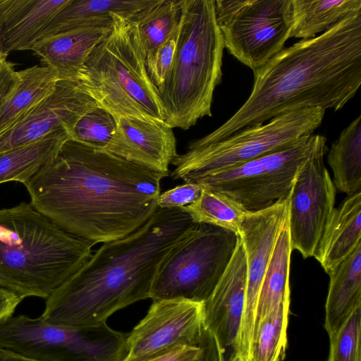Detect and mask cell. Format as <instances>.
I'll return each instance as SVG.
<instances>
[{
	"mask_svg": "<svg viewBox=\"0 0 361 361\" xmlns=\"http://www.w3.org/2000/svg\"><path fill=\"white\" fill-rule=\"evenodd\" d=\"M168 176L69 139L23 185L36 210L95 245L144 225L158 209L161 182Z\"/></svg>",
	"mask_w": 361,
	"mask_h": 361,
	"instance_id": "obj_1",
	"label": "cell"
},
{
	"mask_svg": "<svg viewBox=\"0 0 361 361\" xmlns=\"http://www.w3.org/2000/svg\"><path fill=\"white\" fill-rule=\"evenodd\" d=\"M252 92L240 108L197 145L221 141L290 111L341 109L361 85V11L319 35L283 48L254 71Z\"/></svg>",
	"mask_w": 361,
	"mask_h": 361,
	"instance_id": "obj_2",
	"label": "cell"
},
{
	"mask_svg": "<svg viewBox=\"0 0 361 361\" xmlns=\"http://www.w3.org/2000/svg\"><path fill=\"white\" fill-rule=\"evenodd\" d=\"M194 224L180 208H158L133 233L103 243L46 299L40 318L65 326L97 325L149 298L161 262Z\"/></svg>",
	"mask_w": 361,
	"mask_h": 361,
	"instance_id": "obj_3",
	"label": "cell"
},
{
	"mask_svg": "<svg viewBox=\"0 0 361 361\" xmlns=\"http://www.w3.org/2000/svg\"><path fill=\"white\" fill-rule=\"evenodd\" d=\"M94 245L30 203L1 209L0 288L23 299H47L91 257Z\"/></svg>",
	"mask_w": 361,
	"mask_h": 361,
	"instance_id": "obj_4",
	"label": "cell"
},
{
	"mask_svg": "<svg viewBox=\"0 0 361 361\" xmlns=\"http://www.w3.org/2000/svg\"><path fill=\"white\" fill-rule=\"evenodd\" d=\"M224 44L214 0H182L176 55L158 89L164 120L188 130L212 116L214 92L222 77Z\"/></svg>",
	"mask_w": 361,
	"mask_h": 361,
	"instance_id": "obj_5",
	"label": "cell"
},
{
	"mask_svg": "<svg viewBox=\"0 0 361 361\" xmlns=\"http://www.w3.org/2000/svg\"><path fill=\"white\" fill-rule=\"evenodd\" d=\"M111 16V32L79 71L80 87L116 117L164 120L158 89L148 76L145 57L132 37L128 19Z\"/></svg>",
	"mask_w": 361,
	"mask_h": 361,
	"instance_id": "obj_6",
	"label": "cell"
},
{
	"mask_svg": "<svg viewBox=\"0 0 361 361\" xmlns=\"http://www.w3.org/2000/svg\"><path fill=\"white\" fill-rule=\"evenodd\" d=\"M325 110L306 108L276 116L265 124L246 128L221 141L197 145L190 141L183 154L172 161L174 180L195 183L266 154L285 147L313 134L322 123Z\"/></svg>",
	"mask_w": 361,
	"mask_h": 361,
	"instance_id": "obj_7",
	"label": "cell"
},
{
	"mask_svg": "<svg viewBox=\"0 0 361 361\" xmlns=\"http://www.w3.org/2000/svg\"><path fill=\"white\" fill-rule=\"evenodd\" d=\"M239 238L231 231L195 223L161 262L149 298L204 302L227 267Z\"/></svg>",
	"mask_w": 361,
	"mask_h": 361,
	"instance_id": "obj_8",
	"label": "cell"
},
{
	"mask_svg": "<svg viewBox=\"0 0 361 361\" xmlns=\"http://www.w3.org/2000/svg\"><path fill=\"white\" fill-rule=\"evenodd\" d=\"M0 348L38 361H122L126 336L106 323L65 326L25 315L0 322Z\"/></svg>",
	"mask_w": 361,
	"mask_h": 361,
	"instance_id": "obj_9",
	"label": "cell"
},
{
	"mask_svg": "<svg viewBox=\"0 0 361 361\" xmlns=\"http://www.w3.org/2000/svg\"><path fill=\"white\" fill-rule=\"evenodd\" d=\"M326 142L320 135L303 136L285 147L195 183L228 196L248 212L262 210L289 196L300 169Z\"/></svg>",
	"mask_w": 361,
	"mask_h": 361,
	"instance_id": "obj_10",
	"label": "cell"
},
{
	"mask_svg": "<svg viewBox=\"0 0 361 361\" xmlns=\"http://www.w3.org/2000/svg\"><path fill=\"white\" fill-rule=\"evenodd\" d=\"M224 48L253 72L290 38L292 0H214Z\"/></svg>",
	"mask_w": 361,
	"mask_h": 361,
	"instance_id": "obj_11",
	"label": "cell"
},
{
	"mask_svg": "<svg viewBox=\"0 0 361 361\" xmlns=\"http://www.w3.org/2000/svg\"><path fill=\"white\" fill-rule=\"evenodd\" d=\"M322 145L300 169L289 195L288 228L292 250L304 258L314 257L325 226L335 207L336 188Z\"/></svg>",
	"mask_w": 361,
	"mask_h": 361,
	"instance_id": "obj_12",
	"label": "cell"
},
{
	"mask_svg": "<svg viewBox=\"0 0 361 361\" xmlns=\"http://www.w3.org/2000/svg\"><path fill=\"white\" fill-rule=\"evenodd\" d=\"M289 196L268 208L248 212L238 233L245 249L247 279L240 326L233 352L251 361L258 295L278 235L288 217Z\"/></svg>",
	"mask_w": 361,
	"mask_h": 361,
	"instance_id": "obj_13",
	"label": "cell"
},
{
	"mask_svg": "<svg viewBox=\"0 0 361 361\" xmlns=\"http://www.w3.org/2000/svg\"><path fill=\"white\" fill-rule=\"evenodd\" d=\"M203 302L185 299L152 301L126 336L122 361H140L180 346H198L204 330Z\"/></svg>",
	"mask_w": 361,
	"mask_h": 361,
	"instance_id": "obj_14",
	"label": "cell"
},
{
	"mask_svg": "<svg viewBox=\"0 0 361 361\" xmlns=\"http://www.w3.org/2000/svg\"><path fill=\"white\" fill-rule=\"evenodd\" d=\"M97 102L78 81L59 80L54 90L0 137V152L39 141L54 132L71 133Z\"/></svg>",
	"mask_w": 361,
	"mask_h": 361,
	"instance_id": "obj_15",
	"label": "cell"
},
{
	"mask_svg": "<svg viewBox=\"0 0 361 361\" xmlns=\"http://www.w3.org/2000/svg\"><path fill=\"white\" fill-rule=\"evenodd\" d=\"M104 151L168 175L178 155L173 128L164 120L135 117H117L116 132Z\"/></svg>",
	"mask_w": 361,
	"mask_h": 361,
	"instance_id": "obj_16",
	"label": "cell"
},
{
	"mask_svg": "<svg viewBox=\"0 0 361 361\" xmlns=\"http://www.w3.org/2000/svg\"><path fill=\"white\" fill-rule=\"evenodd\" d=\"M240 237V236H239ZM247 259L239 238L234 253L209 297L203 302L204 323L225 351L234 348L244 309Z\"/></svg>",
	"mask_w": 361,
	"mask_h": 361,
	"instance_id": "obj_17",
	"label": "cell"
},
{
	"mask_svg": "<svg viewBox=\"0 0 361 361\" xmlns=\"http://www.w3.org/2000/svg\"><path fill=\"white\" fill-rule=\"evenodd\" d=\"M113 18L96 22L38 40L31 50L59 80L77 81L92 50L111 32Z\"/></svg>",
	"mask_w": 361,
	"mask_h": 361,
	"instance_id": "obj_18",
	"label": "cell"
},
{
	"mask_svg": "<svg viewBox=\"0 0 361 361\" xmlns=\"http://www.w3.org/2000/svg\"><path fill=\"white\" fill-rule=\"evenodd\" d=\"M71 0H0V50H31L54 16Z\"/></svg>",
	"mask_w": 361,
	"mask_h": 361,
	"instance_id": "obj_19",
	"label": "cell"
},
{
	"mask_svg": "<svg viewBox=\"0 0 361 361\" xmlns=\"http://www.w3.org/2000/svg\"><path fill=\"white\" fill-rule=\"evenodd\" d=\"M361 243V190L334 208L314 257L329 275Z\"/></svg>",
	"mask_w": 361,
	"mask_h": 361,
	"instance_id": "obj_20",
	"label": "cell"
},
{
	"mask_svg": "<svg viewBox=\"0 0 361 361\" xmlns=\"http://www.w3.org/2000/svg\"><path fill=\"white\" fill-rule=\"evenodd\" d=\"M59 80L56 72L44 65L16 71L15 81L0 106V137L49 95Z\"/></svg>",
	"mask_w": 361,
	"mask_h": 361,
	"instance_id": "obj_21",
	"label": "cell"
},
{
	"mask_svg": "<svg viewBox=\"0 0 361 361\" xmlns=\"http://www.w3.org/2000/svg\"><path fill=\"white\" fill-rule=\"evenodd\" d=\"M329 276L324 327L331 337L361 305V243Z\"/></svg>",
	"mask_w": 361,
	"mask_h": 361,
	"instance_id": "obj_22",
	"label": "cell"
},
{
	"mask_svg": "<svg viewBox=\"0 0 361 361\" xmlns=\"http://www.w3.org/2000/svg\"><path fill=\"white\" fill-rule=\"evenodd\" d=\"M157 1L71 0L49 23L39 39L111 18L112 14L129 19Z\"/></svg>",
	"mask_w": 361,
	"mask_h": 361,
	"instance_id": "obj_23",
	"label": "cell"
},
{
	"mask_svg": "<svg viewBox=\"0 0 361 361\" xmlns=\"http://www.w3.org/2000/svg\"><path fill=\"white\" fill-rule=\"evenodd\" d=\"M69 139V133L61 130L35 142L0 152V184H23L50 162Z\"/></svg>",
	"mask_w": 361,
	"mask_h": 361,
	"instance_id": "obj_24",
	"label": "cell"
},
{
	"mask_svg": "<svg viewBox=\"0 0 361 361\" xmlns=\"http://www.w3.org/2000/svg\"><path fill=\"white\" fill-rule=\"evenodd\" d=\"M292 252L288 217L279 232L262 279L254 326L280 305H290L289 274Z\"/></svg>",
	"mask_w": 361,
	"mask_h": 361,
	"instance_id": "obj_25",
	"label": "cell"
},
{
	"mask_svg": "<svg viewBox=\"0 0 361 361\" xmlns=\"http://www.w3.org/2000/svg\"><path fill=\"white\" fill-rule=\"evenodd\" d=\"M291 37L307 39L361 11V0H292Z\"/></svg>",
	"mask_w": 361,
	"mask_h": 361,
	"instance_id": "obj_26",
	"label": "cell"
},
{
	"mask_svg": "<svg viewBox=\"0 0 361 361\" xmlns=\"http://www.w3.org/2000/svg\"><path fill=\"white\" fill-rule=\"evenodd\" d=\"M327 161L334 184L348 195L361 190V116L359 115L331 144Z\"/></svg>",
	"mask_w": 361,
	"mask_h": 361,
	"instance_id": "obj_27",
	"label": "cell"
},
{
	"mask_svg": "<svg viewBox=\"0 0 361 361\" xmlns=\"http://www.w3.org/2000/svg\"><path fill=\"white\" fill-rule=\"evenodd\" d=\"M182 0H157L129 18L132 37L145 57L179 25Z\"/></svg>",
	"mask_w": 361,
	"mask_h": 361,
	"instance_id": "obj_28",
	"label": "cell"
},
{
	"mask_svg": "<svg viewBox=\"0 0 361 361\" xmlns=\"http://www.w3.org/2000/svg\"><path fill=\"white\" fill-rule=\"evenodd\" d=\"M180 209L186 212L195 223L218 226L237 234L248 212L228 196L204 187L196 202Z\"/></svg>",
	"mask_w": 361,
	"mask_h": 361,
	"instance_id": "obj_29",
	"label": "cell"
},
{
	"mask_svg": "<svg viewBox=\"0 0 361 361\" xmlns=\"http://www.w3.org/2000/svg\"><path fill=\"white\" fill-rule=\"evenodd\" d=\"M289 306L281 304L254 326L251 361H281L287 347Z\"/></svg>",
	"mask_w": 361,
	"mask_h": 361,
	"instance_id": "obj_30",
	"label": "cell"
},
{
	"mask_svg": "<svg viewBox=\"0 0 361 361\" xmlns=\"http://www.w3.org/2000/svg\"><path fill=\"white\" fill-rule=\"evenodd\" d=\"M117 127V117L97 106L85 113L75 123L71 139L91 148L105 150Z\"/></svg>",
	"mask_w": 361,
	"mask_h": 361,
	"instance_id": "obj_31",
	"label": "cell"
},
{
	"mask_svg": "<svg viewBox=\"0 0 361 361\" xmlns=\"http://www.w3.org/2000/svg\"><path fill=\"white\" fill-rule=\"evenodd\" d=\"M327 361H361V305L331 337Z\"/></svg>",
	"mask_w": 361,
	"mask_h": 361,
	"instance_id": "obj_32",
	"label": "cell"
},
{
	"mask_svg": "<svg viewBox=\"0 0 361 361\" xmlns=\"http://www.w3.org/2000/svg\"><path fill=\"white\" fill-rule=\"evenodd\" d=\"M178 33L179 25L164 42L145 56L147 73L157 89L163 85L171 69L176 55Z\"/></svg>",
	"mask_w": 361,
	"mask_h": 361,
	"instance_id": "obj_33",
	"label": "cell"
},
{
	"mask_svg": "<svg viewBox=\"0 0 361 361\" xmlns=\"http://www.w3.org/2000/svg\"><path fill=\"white\" fill-rule=\"evenodd\" d=\"M204 187L195 183H185L161 192L157 200L160 209H177L196 202L202 195Z\"/></svg>",
	"mask_w": 361,
	"mask_h": 361,
	"instance_id": "obj_34",
	"label": "cell"
},
{
	"mask_svg": "<svg viewBox=\"0 0 361 361\" xmlns=\"http://www.w3.org/2000/svg\"><path fill=\"white\" fill-rule=\"evenodd\" d=\"M201 351L193 361H225V351L216 336L206 328L199 343Z\"/></svg>",
	"mask_w": 361,
	"mask_h": 361,
	"instance_id": "obj_35",
	"label": "cell"
},
{
	"mask_svg": "<svg viewBox=\"0 0 361 361\" xmlns=\"http://www.w3.org/2000/svg\"><path fill=\"white\" fill-rule=\"evenodd\" d=\"M200 347L180 346L140 361H193L200 355Z\"/></svg>",
	"mask_w": 361,
	"mask_h": 361,
	"instance_id": "obj_36",
	"label": "cell"
},
{
	"mask_svg": "<svg viewBox=\"0 0 361 361\" xmlns=\"http://www.w3.org/2000/svg\"><path fill=\"white\" fill-rule=\"evenodd\" d=\"M23 300L16 294L0 288V322L12 316Z\"/></svg>",
	"mask_w": 361,
	"mask_h": 361,
	"instance_id": "obj_37",
	"label": "cell"
},
{
	"mask_svg": "<svg viewBox=\"0 0 361 361\" xmlns=\"http://www.w3.org/2000/svg\"><path fill=\"white\" fill-rule=\"evenodd\" d=\"M16 71L11 63L6 61L0 68V106L15 81Z\"/></svg>",
	"mask_w": 361,
	"mask_h": 361,
	"instance_id": "obj_38",
	"label": "cell"
},
{
	"mask_svg": "<svg viewBox=\"0 0 361 361\" xmlns=\"http://www.w3.org/2000/svg\"><path fill=\"white\" fill-rule=\"evenodd\" d=\"M0 361H38L0 348Z\"/></svg>",
	"mask_w": 361,
	"mask_h": 361,
	"instance_id": "obj_39",
	"label": "cell"
},
{
	"mask_svg": "<svg viewBox=\"0 0 361 361\" xmlns=\"http://www.w3.org/2000/svg\"><path fill=\"white\" fill-rule=\"evenodd\" d=\"M227 361H245L239 355L233 352Z\"/></svg>",
	"mask_w": 361,
	"mask_h": 361,
	"instance_id": "obj_40",
	"label": "cell"
},
{
	"mask_svg": "<svg viewBox=\"0 0 361 361\" xmlns=\"http://www.w3.org/2000/svg\"><path fill=\"white\" fill-rule=\"evenodd\" d=\"M7 56H6L1 50H0V68L5 63Z\"/></svg>",
	"mask_w": 361,
	"mask_h": 361,
	"instance_id": "obj_41",
	"label": "cell"
}]
</instances>
